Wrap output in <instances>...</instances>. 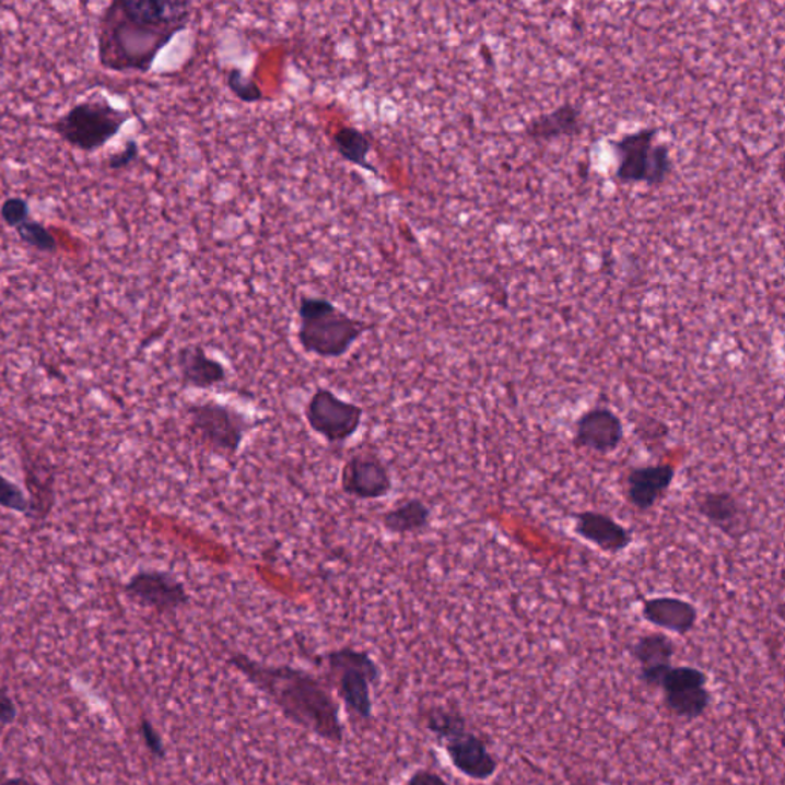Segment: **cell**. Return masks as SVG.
Returning a JSON list of instances; mask_svg holds the SVG:
<instances>
[{
    "label": "cell",
    "instance_id": "cell-1",
    "mask_svg": "<svg viewBox=\"0 0 785 785\" xmlns=\"http://www.w3.org/2000/svg\"><path fill=\"white\" fill-rule=\"evenodd\" d=\"M190 16L192 3L181 0H114L98 19V63L118 74H148Z\"/></svg>",
    "mask_w": 785,
    "mask_h": 785
},
{
    "label": "cell",
    "instance_id": "cell-2",
    "mask_svg": "<svg viewBox=\"0 0 785 785\" xmlns=\"http://www.w3.org/2000/svg\"><path fill=\"white\" fill-rule=\"evenodd\" d=\"M227 665L243 673L296 726L331 745H342L344 726L339 716L338 703L314 673L292 666L262 665L244 654L232 655Z\"/></svg>",
    "mask_w": 785,
    "mask_h": 785
},
{
    "label": "cell",
    "instance_id": "cell-3",
    "mask_svg": "<svg viewBox=\"0 0 785 785\" xmlns=\"http://www.w3.org/2000/svg\"><path fill=\"white\" fill-rule=\"evenodd\" d=\"M298 318L300 345L304 352L323 360H339L345 356L372 329L370 324L354 318L321 296H303L300 301Z\"/></svg>",
    "mask_w": 785,
    "mask_h": 785
},
{
    "label": "cell",
    "instance_id": "cell-4",
    "mask_svg": "<svg viewBox=\"0 0 785 785\" xmlns=\"http://www.w3.org/2000/svg\"><path fill=\"white\" fill-rule=\"evenodd\" d=\"M129 120L128 110L116 108L105 95L98 94L75 103L49 128L72 150L93 154L116 139Z\"/></svg>",
    "mask_w": 785,
    "mask_h": 785
},
{
    "label": "cell",
    "instance_id": "cell-5",
    "mask_svg": "<svg viewBox=\"0 0 785 785\" xmlns=\"http://www.w3.org/2000/svg\"><path fill=\"white\" fill-rule=\"evenodd\" d=\"M658 128L629 132L612 143L616 178L624 185H663L673 169L668 144L658 143Z\"/></svg>",
    "mask_w": 785,
    "mask_h": 785
},
{
    "label": "cell",
    "instance_id": "cell-6",
    "mask_svg": "<svg viewBox=\"0 0 785 785\" xmlns=\"http://www.w3.org/2000/svg\"><path fill=\"white\" fill-rule=\"evenodd\" d=\"M324 661L349 711L370 722L373 716L372 686L379 684L383 676L372 655L353 647H341L324 655Z\"/></svg>",
    "mask_w": 785,
    "mask_h": 785
},
{
    "label": "cell",
    "instance_id": "cell-7",
    "mask_svg": "<svg viewBox=\"0 0 785 785\" xmlns=\"http://www.w3.org/2000/svg\"><path fill=\"white\" fill-rule=\"evenodd\" d=\"M188 417L198 440L226 459L238 455L244 440L255 426L246 414L215 401L190 403Z\"/></svg>",
    "mask_w": 785,
    "mask_h": 785
},
{
    "label": "cell",
    "instance_id": "cell-8",
    "mask_svg": "<svg viewBox=\"0 0 785 785\" xmlns=\"http://www.w3.org/2000/svg\"><path fill=\"white\" fill-rule=\"evenodd\" d=\"M306 419L312 432L331 445H341L360 432L364 410L329 388H318L308 398Z\"/></svg>",
    "mask_w": 785,
    "mask_h": 785
},
{
    "label": "cell",
    "instance_id": "cell-9",
    "mask_svg": "<svg viewBox=\"0 0 785 785\" xmlns=\"http://www.w3.org/2000/svg\"><path fill=\"white\" fill-rule=\"evenodd\" d=\"M707 684L708 676L704 670L693 666H670L660 684L663 703L678 718L699 719L712 704Z\"/></svg>",
    "mask_w": 785,
    "mask_h": 785
},
{
    "label": "cell",
    "instance_id": "cell-10",
    "mask_svg": "<svg viewBox=\"0 0 785 785\" xmlns=\"http://www.w3.org/2000/svg\"><path fill=\"white\" fill-rule=\"evenodd\" d=\"M129 600L160 613L180 611L190 604L185 583L167 571L142 570L125 585Z\"/></svg>",
    "mask_w": 785,
    "mask_h": 785
},
{
    "label": "cell",
    "instance_id": "cell-11",
    "mask_svg": "<svg viewBox=\"0 0 785 785\" xmlns=\"http://www.w3.org/2000/svg\"><path fill=\"white\" fill-rule=\"evenodd\" d=\"M341 488L358 501H380L392 491L391 472L376 453H354L342 467Z\"/></svg>",
    "mask_w": 785,
    "mask_h": 785
},
{
    "label": "cell",
    "instance_id": "cell-12",
    "mask_svg": "<svg viewBox=\"0 0 785 785\" xmlns=\"http://www.w3.org/2000/svg\"><path fill=\"white\" fill-rule=\"evenodd\" d=\"M623 440V421L608 407H594L575 422L574 445L577 448L611 455Z\"/></svg>",
    "mask_w": 785,
    "mask_h": 785
},
{
    "label": "cell",
    "instance_id": "cell-13",
    "mask_svg": "<svg viewBox=\"0 0 785 785\" xmlns=\"http://www.w3.org/2000/svg\"><path fill=\"white\" fill-rule=\"evenodd\" d=\"M444 746L453 768L468 780L485 783L497 773V758L488 749L487 742L472 731H464Z\"/></svg>",
    "mask_w": 785,
    "mask_h": 785
},
{
    "label": "cell",
    "instance_id": "cell-14",
    "mask_svg": "<svg viewBox=\"0 0 785 785\" xmlns=\"http://www.w3.org/2000/svg\"><path fill=\"white\" fill-rule=\"evenodd\" d=\"M676 479L670 464L632 468L626 478V499L640 513H646L661 501Z\"/></svg>",
    "mask_w": 785,
    "mask_h": 785
},
{
    "label": "cell",
    "instance_id": "cell-15",
    "mask_svg": "<svg viewBox=\"0 0 785 785\" xmlns=\"http://www.w3.org/2000/svg\"><path fill=\"white\" fill-rule=\"evenodd\" d=\"M700 516L724 535L738 539L749 527V517L742 503L727 491H707L693 497Z\"/></svg>",
    "mask_w": 785,
    "mask_h": 785
},
{
    "label": "cell",
    "instance_id": "cell-16",
    "mask_svg": "<svg viewBox=\"0 0 785 785\" xmlns=\"http://www.w3.org/2000/svg\"><path fill=\"white\" fill-rule=\"evenodd\" d=\"M676 652V643L661 632L640 636L631 647L632 657L640 665L638 680L647 688H660Z\"/></svg>",
    "mask_w": 785,
    "mask_h": 785
},
{
    "label": "cell",
    "instance_id": "cell-17",
    "mask_svg": "<svg viewBox=\"0 0 785 785\" xmlns=\"http://www.w3.org/2000/svg\"><path fill=\"white\" fill-rule=\"evenodd\" d=\"M575 535L585 542L596 544L598 550L617 554L628 550L632 543V532L616 518L597 511H583L575 516Z\"/></svg>",
    "mask_w": 785,
    "mask_h": 785
},
{
    "label": "cell",
    "instance_id": "cell-18",
    "mask_svg": "<svg viewBox=\"0 0 785 785\" xmlns=\"http://www.w3.org/2000/svg\"><path fill=\"white\" fill-rule=\"evenodd\" d=\"M177 367L181 384L196 390H211L226 383L229 376L226 367L209 356L203 345H186L178 350Z\"/></svg>",
    "mask_w": 785,
    "mask_h": 785
},
{
    "label": "cell",
    "instance_id": "cell-19",
    "mask_svg": "<svg viewBox=\"0 0 785 785\" xmlns=\"http://www.w3.org/2000/svg\"><path fill=\"white\" fill-rule=\"evenodd\" d=\"M642 616L647 623L681 636L688 635L699 623L696 606L678 597L647 598Z\"/></svg>",
    "mask_w": 785,
    "mask_h": 785
},
{
    "label": "cell",
    "instance_id": "cell-20",
    "mask_svg": "<svg viewBox=\"0 0 785 785\" xmlns=\"http://www.w3.org/2000/svg\"><path fill=\"white\" fill-rule=\"evenodd\" d=\"M582 109L573 103H563L551 113L542 114L529 121L527 126L528 139L537 142H550L560 137L578 136L583 131Z\"/></svg>",
    "mask_w": 785,
    "mask_h": 785
},
{
    "label": "cell",
    "instance_id": "cell-21",
    "mask_svg": "<svg viewBox=\"0 0 785 785\" xmlns=\"http://www.w3.org/2000/svg\"><path fill=\"white\" fill-rule=\"evenodd\" d=\"M432 524V509L421 499H407L383 516L385 531L396 536L419 535Z\"/></svg>",
    "mask_w": 785,
    "mask_h": 785
},
{
    "label": "cell",
    "instance_id": "cell-22",
    "mask_svg": "<svg viewBox=\"0 0 785 785\" xmlns=\"http://www.w3.org/2000/svg\"><path fill=\"white\" fill-rule=\"evenodd\" d=\"M333 144L338 154L345 162L352 163L353 166L362 167V169H367L370 173L375 174L376 177H379L376 167L368 162L373 144L367 134H364L360 129L353 128V126H342L335 132Z\"/></svg>",
    "mask_w": 785,
    "mask_h": 785
},
{
    "label": "cell",
    "instance_id": "cell-23",
    "mask_svg": "<svg viewBox=\"0 0 785 785\" xmlns=\"http://www.w3.org/2000/svg\"><path fill=\"white\" fill-rule=\"evenodd\" d=\"M425 727L440 741L459 737L468 730L467 718L459 711L448 707H433L425 714Z\"/></svg>",
    "mask_w": 785,
    "mask_h": 785
},
{
    "label": "cell",
    "instance_id": "cell-24",
    "mask_svg": "<svg viewBox=\"0 0 785 785\" xmlns=\"http://www.w3.org/2000/svg\"><path fill=\"white\" fill-rule=\"evenodd\" d=\"M22 243L30 249L40 251V254H56L59 250V239L47 226L32 219L26 220L24 224L14 229Z\"/></svg>",
    "mask_w": 785,
    "mask_h": 785
},
{
    "label": "cell",
    "instance_id": "cell-25",
    "mask_svg": "<svg viewBox=\"0 0 785 785\" xmlns=\"http://www.w3.org/2000/svg\"><path fill=\"white\" fill-rule=\"evenodd\" d=\"M0 506L14 511L28 518L34 517V506L30 495L17 483L11 482L5 476H0Z\"/></svg>",
    "mask_w": 785,
    "mask_h": 785
},
{
    "label": "cell",
    "instance_id": "cell-26",
    "mask_svg": "<svg viewBox=\"0 0 785 785\" xmlns=\"http://www.w3.org/2000/svg\"><path fill=\"white\" fill-rule=\"evenodd\" d=\"M229 90L235 94L236 98L244 103H259L265 101V93L255 80L246 78L242 70L232 68L227 72L226 78Z\"/></svg>",
    "mask_w": 785,
    "mask_h": 785
},
{
    "label": "cell",
    "instance_id": "cell-27",
    "mask_svg": "<svg viewBox=\"0 0 785 785\" xmlns=\"http://www.w3.org/2000/svg\"><path fill=\"white\" fill-rule=\"evenodd\" d=\"M32 219V208L24 197H9L0 204V220L5 226L16 229Z\"/></svg>",
    "mask_w": 785,
    "mask_h": 785
},
{
    "label": "cell",
    "instance_id": "cell-28",
    "mask_svg": "<svg viewBox=\"0 0 785 785\" xmlns=\"http://www.w3.org/2000/svg\"><path fill=\"white\" fill-rule=\"evenodd\" d=\"M140 157V147L136 139L126 140L124 150L116 152L108 159L110 171H125L134 165Z\"/></svg>",
    "mask_w": 785,
    "mask_h": 785
},
{
    "label": "cell",
    "instance_id": "cell-29",
    "mask_svg": "<svg viewBox=\"0 0 785 785\" xmlns=\"http://www.w3.org/2000/svg\"><path fill=\"white\" fill-rule=\"evenodd\" d=\"M140 735H142L144 746L155 758L163 760L166 757V747L162 735L159 734L150 719L143 718L142 723H140Z\"/></svg>",
    "mask_w": 785,
    "mask_h": 785
},
{
    "label": "cell",
    "instance_id": "cell-30",
    "mask_svg": "<svg viewBox=\"0 0 785 785\" xmlns=\"http://www.w3.org/2000/svg\"><path fill=\"white\" fill-rule=\"evenodd\" d=\"M17 706L16 701L11 699L5 689L0 688V723L11 724L16 722Z\"/></svg>",
    "mask_w": 785,
    "mask_h": 785
},
{
    "label": "cell",
    "instance_id": "cell-31",
    "mask_svg": "<svg viewBox=\"0 0 785 785\" xmlns=\"http://www.w3.org/2000/svg\"><path fill=\"white\" fill-rule=\"evenodd\" d=\"M407 785H449L447 781L444 780L441 775H437V773L432 772V770H418V772H414L413 775H411L410 780L407 781Z\"/></svg>",
    "mask_w": 785,
    "mask_h": 785
},
{
    "label": "cell",
    "instance_id": "cell-32",
    "mask_svg": "<svg viewBox=\"0 0 785 785\" xmlns=\"http://www.w3.org/2000/svg\"><path fill=\"white\" fill-rule=\"evenodd\" d=\"M0 785H39L33 783V781L26 780V777H10V780L3 781Z\"/></svg>",
    "mask_w": 785,
    "mask_h": 785
},
{
    "label": "cell",
    "instance_id": "cell-33",
    "mask_svg": "<svg viewBox=\"0 0 785 785\" xmlns=\"http://www.w3.org/2000/svg\"><path fill=\"white\" fill-rule=\"evenodd\" d=\"M574 785H601L596 783V781L590 780H577L575 781Z\"/></svg>",
    "mask_w": 785,
    "mask_h": 785
}]
</instances>
